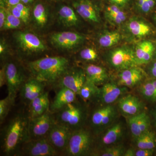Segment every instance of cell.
Instances as JSON below:
<instances>
[{"label":"cell","mask_w":156,"mask_h":156,"mask_svg":"<svg viewBox=\"0 0 156 156\" xmlns=\"http://www.w3.org/2000/svg\"><path fill=\"white\" fill-rule=\"evenodd\" d=\"M29 122L27 110H21L14 115L1 130L2 155L16 156L20 147L28 140Z\"/></svg>","instance_id":"cell-1"},{"label":"cell","mask_w":156,"mask_h":156,"mask_svg":"<svg viewBox=\"0 0 156 156\" xmlns=\"http://www.w3.org/2000/svg\"><path fill=\"white\" fill-rule=\"evenodd\" d=\"M27 68L31 76L54 88L70 66L68 58L63 56H51L28 62Z\"/></svg>","instance_id":"cell-2"},{"label":"cell","mask_w":156,"mask_h":156,"mask_svg":"<svg viewBox=\"0 0 156 156\" xmlns=\"http://www.w3.org/2000/svg\"><path fill=\"white\" fill-rule=\"evenodd\" d=\"M89 105L78 98L58 111L53 113L55 122L73 131L88 126L90 112Z\"/></svg>","instance_id":"cell-3"},{"label":"cell","mask_w":156,"mask_h":156,"mask_svg":"<svg viewBox=\"0 0 156 156\" xmlns=\"http://www.w3.org/2000/svg\"><path fill=\"white\" fill-rule=\"evenodd\" d=\"M96 135L89 126L73 131L63 156H92L95 149Z\"/></svg>","instance_id":"cell-4"},{"label":"cell","mask_w":156,"mask_h":156,"mask_svg":"<svg viewBox=\"0 0 156 156\" xmlns=\"http://www.w3.org/2000/svg\"><path fill=\"white\" fill-rule=\"evenodd\" d=\"M126 130V126L123 121H115L103 132L96 135L94 152L105 147L119 144L120 141L125 136Z\"/></svg>","instance_id":"cell-5"},{"label":"cell","mask_w":156,"mask_h":156,"mask_svg":"<svg viewBox=\"0 0 156 156\" xmlns=\"http://www.w3.org/2000/svg\"><path fill=\"white\" fill-rule=\"evenodd\" d=\"M60 154L47 138L29 139L20 148L16 156H58Z\"/></svg>","instance_id":"cell-6"},{"label":"cell","mask_w":156,"mask_h":156,"mask_svg":"<svg viewBox=\"0 0 156 156\" xmlns=\"http://www.w3.org/2000/svg\"><path fill=\"white\" fill-rule=\"evenodd\" d=\"M8 95L14 102L20 88L28 78L23 69L15 62H9L5 64Z\"/></svg>","instance_id":"cell-7"},{"label":"cell","mask_w":156,"mask_h":156,"mask_svg":"<svg viewBox=\"0 0 156 156\" xmlns=\"http://www.w3.org/2000/svg\"><path fill=\"white\" fill-rule=\"evenodd\" d=\"M55 122L54 115L50 110L40 116L29 119L28 140L47 138Z\"/></svg>","instance_id":"cell-8"},{"label":"cell","mask_w":156,"mask_h":156,"mask_svg":"<svg viewBox=\"0 0 156 156\" xmlns=\"http://www.w3.org/2000/svg\"><path fill=\"white\" fill-rule=\"evenodd\" d=\"M110 65L115 69L122 71L137 66L134 50L129 47H120L111 51L108 56Z\"/></svg>","instance_id":"cell-9"},{"label":"cell","mask_w":156,"mask_h":156,"mask_svg":"<svg viewBox=\"0 0 156 156\" xmlns=\"http://www.w3.org/2000/svg\"><path fill=\"white\" fill-rule=\"evenodd\" d=\"M86 81L87 77L83 68L71 66L62 76L53 89L65 87L78 95Z\"/></svg>","instance_id":"cell-10"},{"label":"cell","mask_w":156,"mask_h":156,"mask_svg":"<svg viewBox=\"0 0 156 156\" xmlns=\"http://www.w3.org/2000/svg\"><path fill=\"white\" fill-rule=\"evenodd\" d=\"M73 132L67 127L56 122L50 129L47 139L60 156H63Z\"/></svg>","instance_id":"cell-11"},{"label":"cell","mask_w":156,"mask_h":156,"mask_svg":"<svg viewBox=\"0 0 156 156\" xmlns=\"http://www.w3.org/2000/svg\"><path fill=\"white\" fill-rule=\"evenodd\" d=\"M128 88L113 82H107L99 87L96 102L102 105L113 104L128 92Z\"/></svg>","instance_id":"cell-12"},{"label":"cell","mask_w":156,"mask_h":156,"mask_svg":"<svg viewBox=\"0 0 156 156\" xmlns=\"http://www.w3.org/2000/svg\"><path fill=\"white\" fill-rule=\"evenodd\" d=\"M48 86L44 82L31 76L22 85L19 94L22 103L27 106L32 101L45 92Z\"/></svg>","instance_id":"cell-13"},{"label":"cell","mask_w":156,"mask_h":156,"mask_svg":"<svg viewBox=\"0 0 156 156\" xmlns=\"http://www.w3.org/2000/svg\"><path fill=\"white\" fill-rule=\"evenodd\" d=\"M14 37L16 41L23 52L28 53L44 52L46 47L36 35L28 32L18 31Z\"/></svg>","instance_id":"cell-14"},{"label":"cell","mask_w":156,"mask_h":156,"mask_svg":"<svg viewBox=\"0 0 156 156\" xmlns=\"http://www.w3.org/2000/svg\"><path fill=\"white\" fill-rule=\"evenodd\" d=\"M117 107L119 113L127 118L139 114L144 111L143 102L132 94L122 96L118 100Z\"/></svg>","instance_id":"cell-15"},{"label":"cell","mask_w":156,"mask_h":156,"mask_svg":"<svg viewBox=\"0 0 156 156\" xmlns=\"http://www.w3.org/2000/svg\"><path fill=\"white\" fill-rule=\"evenodd\" d=\"M53 46L63 49H71L80 45L84 37L80 34L71 31H63L53 34L50 37Z\"/></svg>","instance_id":"cell-16"},{"label":"cell","mask_w":156,"mask_h":156,"mask_svg":"<svg viewBox=\"0 0 156 156\" xmlns=\"http://www.w3.org/2000/svg\"><path fill=\"white\" fill-rule=\"evenodd\" d=\"M145 77L143 70L137 66L121 71L116 83L120 87L132 88L140 83Z\"/></svg>","instance_id":"cell-17"},{"label":"cell","mask_w":156,"mask_h":156,"mask_svg":"<svg viewBox=\"0 0 156 156\" xmlns=\"http://www.w3.org/2000/svg\"><path fill=\"white\" fill-rule=\"evenodd\" d=\"M56 96L53 102L50 104V110L52 113H55L67 105L76 101L78 95L75 92L65 87H61L55 89Z\"/></svg>","instance_id":"cell-18"},{"label":"cell","mask_w":156,"mask_h":156,"mask_svg":"<svg viewBox=\"0 0 156 156\" xmlns=\"http://www.w3.org/2000/svg\"><path fill=\"white\" fill-rule=\"evenodd\" d=\"M50 102L49 92L45 91L35 98L27 106V112L30 119L40 116L50 110Z\"/></svg>","instance_id":"cell-19"},{"label":"cell","mask_w":156,"mask_h":156,"mask_svg":"<svg viewBox=\"0 0 156 156\" xmlns=\"http://www.w3.org/2000/svg\"><path fill=\"white\" fill-rule=\"evenodd\" d=\"M87 80L99 87L106 83L108 79V73L105 68L100 66L89 64L83 68Z\"/></svg>","instance_id":"cell-20"},{"label":"cell","mask_w":156,"mask_h":156,"mask_svg":"<svg viewBox=\"0 0 156 156\" xmlns=\"http://www.w3.org/2000/svg\"><path fill=\"white\" fill-rule=\"evenodd\" d=\"M154 47L151 42L142 41L136 44L134 50L137 65L149 63L153 57Z\"/></svg>","instance_id":"cell-21"},{"label":"cell","mask_w":156,"mask_h":156,"mask_svg":"<svg viewBox=\"0 0 156 156\" xmlns=\"http://www.w3.org/2000/svg\"><path fill=\"white\" fill-rule=\"evenodd\" d=\"M73 5L77 13L84 19L94 23L99 22L97 10L89 0H80L75 2Z\"/></svg>","instance_id":"cell-22"},{"label":"cell","mask_w":156,"mask_h":156,"mask_svg":"<svg viewBox=\"0 0 156 156\" xmlns=\"http://www.w3.org/2000/svg\"><path fill=\"white\" fill-rule=\"evenodd\" d=\"M99 90V87L87 80L78 95L81 99L88 104L95 103L97 101Z\"/></svg>","instance_id":"cell-23"},{"label":"cell","mask_w":156,"mask_h":156,"mask_svg":"<svg viewBox=\"0 0 156 156\" xmlns=\"http://www.w3.org/2000/svg\"><path fill=\"white\" fill-rule=\"evenodd\" d=\"M127 29L132 35L136 37L147 36L151 33V28L147 23L139 20L132 19L128 21Z\"/></svg>","instance_id":"cell-24"},{"label":"cell","mask_w":156,"mask_h":156,"mask_svg":"<svg viewBox=\"0 0 156 156\" xmlns=\"http://www.w3.org/2000/svg\"><path fill=\"white\" fill-rule=\"evenodd\" d=\"M139 92L148 102L156 103V79H152L141 84Z\"/></svg>","instance_id":"cell-25"},{"label":"cell","mask_w":156,"mask_h":156,"mask_svg":"<svg viewBox=\"0 0 156 156\" xmlns=\"http://www.w3.org/2000/svg\"><path fill=\"white\" fill-rule=\"evenodd\" d=\"M134 139L137 148L153 149L156 147V133L151 129Z\"/></svg>","instance_id":"cell-26"},{"label":"cell","mask_w":156,"mask_h":156,"mask_svg":"<svg viewBox=\"0 0 156 156\" xmlns=\"http://www.w3.org/2000/svg\"><path fill=\"white\" fill-rule=\"evenodd\" d=\"M58 16L62 23L67 27L77 25L79 22L76 14L74 10L69 6L61 7L58 11Z\"/></svg>","instance_id":"cell-27"},{"label":"cell","mask_w":156,"mask_h":156,"mask_svg":"<svg viewBox=\"0 0 156 156\" xmlns=\"http://www.w3.org/2000/svg\"><path fill=\"white\" fill-rule=\"evenodd\" d=\"M105 15L110 22L115 25H120L126 19V14L119 6L112 5L106 8Z\"/></svg>","instance_id":"cell-28"},{"label":"cell","mask_w":156,"mask_h":156,"mask_svg":"<svg viewBox=\"0 0 156 156\" xmlns=\"http://www.w3.org/2000/svg\"><path fill=\"white\" fill-rule=\"evenodd\" d=\"M121 39V35L117 31H108L101 34L98 39L99 44L103 48H110L116 44Z\"/></svg>","instance_id":"cell-29"},{"label":"cell","mask_w":156,"mask_h":156,"mask_svg":"<svg viewBox=\"0 0 156 156\" xmlns=\"http://www.w3.org/2000/svg\"><path fill=\"white\" fill-rule=\"evenodd\" d=\"M126 151L124 146L119 144L95 151L92 156H124Z\"/></svg>","instance_id":"cell-30"},{"label":"cell","mask_w":156,"mask_h":156,"mask_svg":"<svg viewBox=\"0 0 156 156\" xmlns=\"http://www.w3.org/2000/svg\"><path fill=\"white\" fill-rule=\"evenodd\" d=\"M35 21L40 27L46 25L48 20V14L44 6L41 4L35 5L33 11Z\"/></svg>","instance_id":"cell-31"},{"label":"cell","mask_w":156,"mask_h":156,"mask_svg":"<svg viewBox=\"0 0 156 156\" xmlns=\"http://www.w3.org/2000/svg\"><path fill=\"white\" fill-rule=\"evenodd\" d=\"M14 102L9 95L0 101V123L2 124L8 116L11 108L14 105Z\"/></svg>","instance_id":"cell-32"},{"label":"cell","mask_w":156,"mask_h":156,"mask_svg":"<svg viewBox=\"0 0 156 156\" xmlns=\"http://www.w3.org/2000/svg\"><path fill=\"white\" fill-rule=\"evenodd\" d=\"M142 112L128 118V127L131 131V135L135 139L140 135L139 131V124Z\"/></svg>","instance_id":"cell-33"},{"label":"cell","mask_w":156,"mask_h":156,"mask_svg":"<svg viewBox=\"0 0 156 156\" xmlns=\"http://www.w3.org/2000/svg\"><path fill=\"white\" fill-rule=\"evenodd\" d=\"M21 21L20 19L12 14L11 11L7 10V17L2 29L7 30L18 28L21 24Z\"/></svg>","instance_id":"cell-34"},{"label":"cell","mask_w":156,"mask_h":156,"mask_svg":"<svg viewBox=\"0 0 156 156\" xmlns=\"http://www.w3.org/2000/svg\"><path fill=\"white\" fill-rule=\"evenodd\" d=\"M80 57L82 60L87 62H93L98 58V54L93 48L84 49L80 52Z\"/></svg>","instance_id":"cell-35"},{"label":"cell","mask_w":156,"mask_h":156,"mask_svg":"<svg viewBox=\"0 0 156 156\" xmlns=\"http://www.w3.org/2000/svg\"><path fill=\"white\" fill-rule=\"evenodd\" d=\"M155 5V0H137L138 8L143 13H148Z\"/></svg>","instance_id":"cell-36"},{"label":"cell","mask_w":156,"mask_h":156,"mask_svg":"<svg viewBox=\"0 0 156 156\" xmlns=\"http://www.w3.org/2000/svg\"><path fill=\"white\" fill-rule=\"evenodd\" d=\"M11 12L12 14H14L15 17L19 18L24 23H27L28 22L29 18L27 17L25 14H23L22 11H20L19 9H17L16 6H13L12 7Z\"/></svg>","instance_id":"cell-37"},{"label":"cell","mask_w":156,"mask_h":156,"mask_svg":"<svg viewBox=\"0 0 156 156\" xmlns=\"http://www.w3.org/2000/svg\"><path fill=\"white\" fill-rule=\"evenodd\" d=\"M155 149H139L135 150L134 156H151L154 153Z\"/></svg>","instance_id":"cell-38"},{"label":"cell","mask_w":156,"mask_h":156,"mask_svg":"<svg viewBox=\"0 0 156 156\" xmlns=\"http://www.w3.org/2000/svg\"><path fill=\"white\" fill-rule=\"evenodd\" d=\"M7 10L4 7H1L0 8V28L2 29L7 17Z\"/></svg>","instance_id":"cell-39"},{"label":"cell","mask_w":156,"mask_h":156,"mask_svg":"<svg viewBox=\"0 0 156 156\" xmlns=\"http://www.w3.org/2000/svg\"><path fill=\"white\" fill-rule=\"evenodd\" d=\"M7 84L5 64L0 70V87L2 88L3 86Z\"/></svg>","instance_id":"cell-40"},{"label":"cell","mask_w":156,"mask_h":156,"mask_svg":"<svg viewBox=\"0 0 156 156\" xmlns=\"http://www.w3.org/2000/svg\"><path fill=\"white\" fill-rule=\"evenodd\" d=\"M15 6H16L17 9H19L20 11H22L23 13L25 14L27 17L29 18L30 10L28 7H27V6L24 5L20 3L17 4V5Z\"/></svg>","instance_id":"cell-41"},{"label":"cell","mask_w":156,"mask_h":156,"mask_svg":"<svg viewBox=\"0 0 156 156\" xmlns=\"http://www.w3.org/2000/svg\"><path fill=\"white\" fill-rule=\"evenodd\" d=\"M150 116L151 119L152 124L153 125L154 127L156 129V103L155 104L153 108L152 109Z\"/></svg>","instance_id":"cell-42"},{"label":"cell","mask_w":156,"mask_h":156,"mask_svg":"<svg viewBox=\"0 0 156 156\" xmlns=\"http://www.w3.org/2000/svg\"><path fill=\"white\" fill-rule=\"evenodd\" d=\"M108 1L113 5L120 7L126 5L128 3L129 0H108Z\"/></svg>","instance_id":"cell-43"},{"label":"cell","mask_w":156,"mask_h":156,"mask_svg":"<svg viewBox=\"0 0 156 156\" xmlns=\"http://www.w3.org/2000/svg\"><path fill=\"white\" fill-rule=\"evenodd\" d=\"M150 74L153 79H156V61L153 62L149 68Z\"/></svg>","instance_id":"cell-44"},{"label":"cell","mask_w":156,"mask_h":156,"mask_svg":"<svg viewBox=\"0 0 156 156\" xmlns=\"http://www.w3.org/2000/svg\"><path fill=\"white\" fill-rule=\"evenodd\" d=\"M6 46L5 44L3 41H1L0 44V54L1 57H3V56L5 55L6 53Z\"/></svg>","instance_id":"cell-45"},{"label":"cell","mask_w":156,"mask_h":156,"mask_svg":"<svg viewBox=\"0 0 156 156\" xmlns=\"http://www.w3.org/2000/svg\"><path fill=\"white\" fill-rule=\"evenodd\" d=\"M134 149H129L126 150L124 156H134Z\"/></svg>","instance_id":"cell-46"},{"label":"cell","mask_w":156,"mask_h":156,"mask_svg":"<svg viewBox=\"0 0 156 156\" xmlns=\"http://www.w3.org/2000/svg\"><path fill=\"white\" fill-rule=\"evenodd\" d=\"M20 0H7V2L10 5L15 6L20 3Z\"/></svg>","instance_id":"cell-47"},{"label":"cell","mask_w":156,"mask_h":156,"mask_svg":"<svg viewBox=\"0 0 156 156\" xmlns=\"http://www.w3.org/2000/svg\"><path fill=\"white\" fill-rule=\"evenodd\" d=\"M6 2H7V0H0L1 7H4Z\"/></svg>","instance_id":"cell-48"},{"label":"cell","mask_w":156,"mask_h":156,"mask_svg":"<svg viewBox=\"0 0 156 156\" xmlns=\"http://www.w3.org/2000/svg\"><path fill=\"white\" fill-rule=\"evenodd\" d=\"M20 1H22L23 3L27 4V3L32 2L33 0H20Z\"/></svg>","instance_id":"cell-49"},{"label":"cell","mask_w":156,"mask_h":156,"mask_svg":"<svg viewBox=\"0 0 156 156\" xmlns=\"http://www.w3.org/2000/svg\"></svg>","instance_id":"cell-50"}]
</instances>
